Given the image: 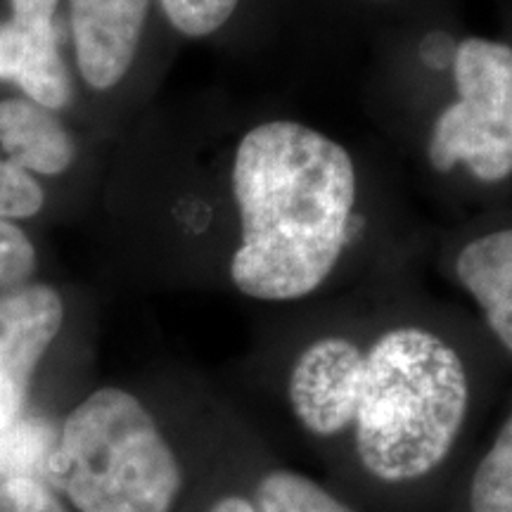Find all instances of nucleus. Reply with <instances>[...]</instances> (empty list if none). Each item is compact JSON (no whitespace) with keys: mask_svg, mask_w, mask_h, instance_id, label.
Returning <instances> with one entry per match:
<instances>
[{"mask_svg":"<svg viewBox=\"0 0 512 512\" xmlns=\"http://www.w3.org/2000/svg\"><path fill=\"white\" fill-rule=\"evenodd\" d=\"M27 36L12 19L0 24V79H17L22 67Z\"/></svg>","mask_w":512,"mask_h":512,"instance_id":"nucleus-18","label":"nucleus"},{"mask_svg":"<svg viewBox=\"0 0 512 512\" xmlns=\"http://www.w3.org/2000/svg\"><path fill=\"white\" fill-rule=\"evenodd\" d=\"M53 434L46 425L15 420L0 430V467H5V479L27 477L36 479L38 467H46L53 453ZM3 479V482H5Z\"/></svg>","mask_w":512,"mask_h":512,"instance_id":"nucleus-13","label":"nucleus"},{"mask_svg":"<svg viewBox=\"0 0 512 512\" xmlns=\"http://www.w3.org/2000/svg\"><path fill=\"white\" fill-rule=\"evenodd\" d=\"M209 512H259L254 501H249L245 496H223L211 505Z\"/></svg>","mask_w":512,"mask_h":512,"instance_id":"nucleus-19","label":"nucleus"},{"mask_svg":"<svg viewBox=\"0 0 512 512\" xmlns=\"http://www.w3.org/2000/svg\"><path fill=\"white\" fill-rule=\"evenodd\" d=\"M0 150L24 171L60 176L76 159V143L46 107L31 100L0 102Z\"/></svg>","mask_w":512,"mask_h":512,"instance_id":"nucleus-9","label":"nucleus"},{"mask_svg":"<svg viewBox=\"0 0 512 512\" xmlns=\"http://www.w3.org/2000/svg\"><path fill=\"white\" fill-rule=\"evenodd\" d=\"M0 512H69L46 484L17 477L0 482Z\"/></svg>","mask_w":512,"mask_h":512,"instance_id":"nucleus-16","label":"nucleus"},{"mask_svg":"<svg viewBox=\"0 0 512 512\" xmlns=\"http://www.w3.org/2000/svg\"><path fill=\"white\" fill-rule=\"evenodd\" d=\"M81 81L114 95L136 79L159 29L171 31L159 0H64Z\"/></svg>","mask_w":512,"mask_h":512,"instance_id":"nucleus-5","label":"nucleus"},{"mask_svg":"<svg viewBox=\"0 0 512 512\" xmlns=\"http://www.w3.org/2000/svg\"><path fill=\"white\" fill-rule=\"evenodd\" d=\"M470 512H512V406L472 475Z\"/></svg>","mask_w":512,"mask_h":512,"instance_id":"nucleus-12","label":"nucleus"},{"mask_svg":"<svg viewBox=\"0 0 512 512\" xmlns=\"http://www.w3.org/2000/svg\"><path fill=\"white\" fill-rule=\"evenodd\" d=\"M363 110L406 178L448 216L512 202V43L434 0L368 41Z\"/></svg>","mask_w":512,"mask_h":512,"instance_id":"nucleus-1","label":"nucleus"},{"mask_svg":"<svg viewBox=\"0 0 512 512\" xmlns=\"http://www.w3.org/2000/svg\"><path fill=\"white\" fill-rule=\"evenodd\" d=\"M425 264L470 299L486 335L512 358V202L432 223Z\"/></svg>","mask_w":512,"mask_h":512,"instance_id":"nucleus-4","label":"nucleus"},{"mask_svg":"<svg viewBox=\"0 0 512 512\" xmlns=\"http://www.w3.org/2000/svg\"><path fill=\"white\" fill-rule=\"evenodd\" d=\"M64 323L57 290L31 285L0 297V430L19 420L31 375Z\"/></svg>","mask_w":512,"mask_h":512,"instance_id":"nucleus-6","label":"nucleus"},{"mask_svg":"<svg viewBox=\"0 0 512 512\" xmlns=\"http://www.w3.org/2000/svg\"><path fill=\"white\" fill-rule=\"evenodd\" d=\"M48 472L79 512H171L183 486L155 415L121 387H102L69 413Z\"/></svg>","mask_w":512,"mask_h":512,"instance_id":"nucleus-3","label":"nucleus"},{"mask_svg":"<svg viewBox=\"0 0 512 512\" xmlns=\"http://www.w3.org/2000/svg\"><path fill=\"white\" fill-rule=\"evenodd\" d=\"M12 5V22L17 27L38 31V29H55L57 27V10L60 0H10Z\"/></svg>","mask_w":512,"mask_h":512,"instance_id":"nucleus-17","label":"nucleus"},{"mask_svg":"<svg viewBox=\"0 0 512 512\" xmlns=\"http://www.w3.org/2000/svg\"><path fill=\"white\" fill-rule=\"evenodd\" d=\"M420 268H387L354 285L363 363L349 437L358 463L384 484L437 470L477 401L470 332L425 294Z\"/></svg>","mask_w":512,"mask_h":512,"instance_id":"nucleus-2","label":"nucleus"},{"mask_svg":"<svg viewBox=\"0 0 512 512\" xmlns=\"http://www.w3.org/2000/svg\"><path fill=\"white\" fill-rule=\"evenodd\" d=\"M176 36L256 57L283 41L280 0H159Z\"/></svg>","mask_w":512,"mask_h":512,"instance_id":"nucleus-8","label":"nucleus"},{"mask_svg":"<svg viewBox=\"0 0 512 512\" xmlns=\"http://www.w3.org/2000/svg\"><path fill=\"white\" fill-rule=\"evenodd\" d=\"M22 31L27 36V50L15 81H19L31 102L50 112L60 110L72 100L74 93L72 74L60 50V27Z\"/></svg>","mask_w":512,"mask_h":512,"instance_id":"nucleus-10","label":"nucleus"},{"mask_svg":"<svg viewBox=\"0 0 512 512\" xmlns=\"http://www.w3.org/2000/svg\"><path fill=\"white\" fill-rule=\"evenodd\" d=\"M254 505L259 512H356L316 479L294 470H273L261 477Z\"/></svg>","mask_w":512,"mask_h":512,"instance_id":"nucleus-11","label":"nucleus"},{"mask_svg":"<svg viewBox=\"0 0 512 512\" xmlns=\"http://www.w3.org/2000/svg\"><path fill=\"white\" fill-rule=\"evenodd\" d=\"M43 207V190L27 171L0 159V219H29Z\"/></svg>","mask_w":512,"mask_h":512,"instance_id":"nucleus-14","label":"nucleus"},{"mask_svg":"<svg viewBox=\"0 0 512 512\" xmlns=\"http://www.w3.org/2000/svg\"><path fill=\"white\" fill-rule=\"evenodd\" d=\"M434 0H280L283 38L306 53L330 55L368 46L377 31Z\"/></svg>","mask_w":512,"mask_h":512,"instance_id":"nucleus-7","label":"nucleus"},{"mask_svg":"<svg viewBox=\"0 0 512 512\" xmlns=\"http://www.w3.org/2000/svg\"><path fill=\"white\" fill-rule=\"evenodd\" d=\"M498 17H501V36L512 43V0H498Z\"/></svg>","mask_w":512,"mask_h":512,"instance_id":"nucleus-20","label":"nucleus"},{"mask_svg":"<svg viewBox=\"0 0 512 512\" xmlns=\"http://www.w3.org/2000/svg\"><path fill=\"white\" fill-rule=\"evenodd\" d=\"M36 252L27 235L0 219V287H15L34 273Z\"/></svg>","mask_w":512,"mask_h":512,"instance_id":"nucleus-15","label":"nucleus"}]
</instances>
